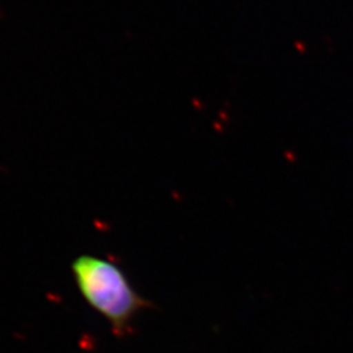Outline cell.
Wrapping results in <instances>:
<instances>
[{
	"mask_svg": "<svg viewBox=\"0 0 353 353\" xmlns=\"http://www.w3.org/2000/svg\"><path fill=\"white\" fill-rule=\"evenodd\" d=\"M71 272L84 301L110 325L118 338L128 335L137 316L153 306L134 288L126 272L109 259L79 255L71 263Z\"/></svg>",
	"mask_w": 353,
	"mask_h": 353,
	"instance_id": "6da1fadb",
	"label": "cell"
}]
</instances>
